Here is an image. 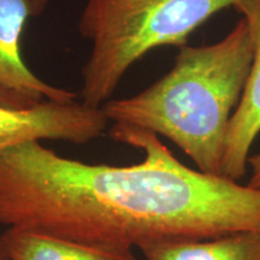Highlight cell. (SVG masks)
Instances as JSON below:
<instances>
[{"mask_svg": "<svg viewBox=\"0 0 260 260\" xmlns=\"http://www.w3.org/2000/svg\"><path fill=\"white\" fill-rule=\"evenodd\" d=\"M253 47L245 18L222 40L180 47L169 73L135 95L102 106L110 122L161 135L198 170L222 176L224 142L251 69Z\"/></svg>", "mask_w": 260, "mask_h": 260, "instance_id": "1", "label": "cell"}, {"mask_svg": "<svg viewBox=\"0 0 260 260\" xmlns=\"http://www.w3.org/2000/svg\"><path fill=\"white\" fill-rule=\"evenodd\" d=\"M237 0H88L79 29L92 42L82 69V103L100 109L126 71L149 51L188 38Z\"/></svg>", "mask_w": 260, "mask_h": 260, "instance_id": "2", "label": "cell"}, {"mask_svg": "<svg viewBox=\"0 0 260 260\" xmlns=\"http://www.w3.org/2000/svg\"><path fill=\"white\" fill-rule=\"evenodd\" d=\"M48 0H0V106L25 110L51 100L76 102L77 94L41 81L22 59L21 37L29 18Z\"/></svg>", "mask_w": 260, "mask_h": 260, "instance_id": "3", "label": "cell"}, {"mask_svg": "<svg viewBox=\"0 0 260 260\" xmlns=\"http://www.w3.org/2000/svg\"><path fill=\"white\" fill-rule=\"evenodd\" d=\"M109 122L102 107L77 102L46 100L25 110L0 106V153L16 145L41 140L88 144L104 135Z\"/></svg>", "mask_w": 260, "mask_h": 260, "instance_id": "4", "label": "cell"}, {"mask_svg": "<svg viewBox=\"0 0 260 260\" xmlns=\"http://www.w3.org/2000/svg\"><path fill=\"white\" fill-rule=\"evenodd\" d=\"M233 8L246 19L253 47L251 69L228 126L222 160V176L239 181L246 175L251 148L260 134V0H237Z\"/></svg>", "mask_w": 260, "mask_h": 260, "instance_id": "5", "label": "cell"}, {"mask_svg": "<svg viewBox=\"0 0 260 260\" xmlns=\"http://www.w3.org/2000/svg\"><path fill=\"white\" fill-rule=\"evenodd\" d=\"M0 247L9 260H136L133 252L109 251L16 226L0 234Z\"/></svg>", "mask_w": 260, "mask_h": 260, "instance_id": "6", "label": "cell"}, {"mask_svg": "<svg viewBox=\"0 0 260 260\" xmlns=\"http://www.w3.org/2000/svg\"><path fill=\"white\" fill-rule=\"evenodd\" d=\"M140 251L146 260H260V232L154 242L141 247Z\"/></svg>", "mask_w": 260, "mask_h": 260, "instance_id": "7", "label": "cell"}, {"mask_svg": "<svg viewBox=\"0 0 260 260\" xmlns=\"http://www.w3.org/2000/svg\"><path fill=\"white\" fill-rule=\"evenodd\" d=\"M248 165L251 168V178H249L247 186L254 188V189H260V152L249 155L247 167Z\"/></svg>", "mask_w": 260, "mask_h": 260, "instance_id": "8", "label": "cell"}, {"mask_svg": "<svg viewBox=\"0 0 260 260\" xmlns=\"http://www.w3.org/2000/svg\"><path fill=\"white\" fill-rule=\"evenodd\" d=\"M0 260H9L8 256H6V255L4 254V252H3L2 247H0Z\"/></svg>", "mask_w": 260, "mask_h": 260, "instance_id": "9", "label": "cell"}]
</instances>
